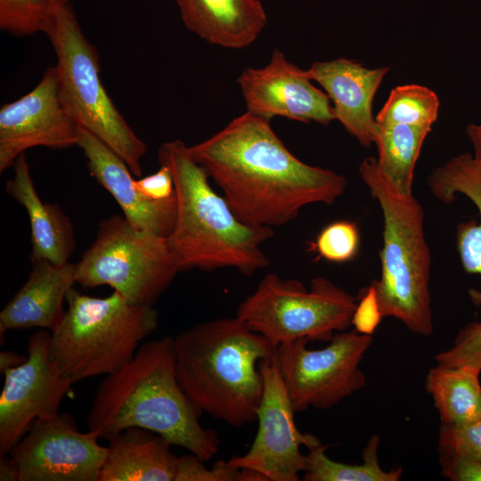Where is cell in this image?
I'll use <instances>...</instances> for the list:
<instances>
[{
	"instance_id": "obj_31",
	"label": "cell",
	"mask_w": 481,
	"mask_h": 481,
	"mask_svg": "<svg viewBox=\"0 0 481 481\" xmlns=\"http://www.w3.org/2000/svg\"><path fill=\"white\" fill-rule=\"evenodd\" d=\"M203 461L192 453L177 456L175 481H237L239 469L228 461H217L211 469Z\"/></svg>"
},
{
	"instance_id": "obj_37",
	"label": "cell",
	"mask_w": 481,
	"mask_h": 481,
	"mask_svg": "<svg viewBox=\"0 0 481 481\" xmlns=\"http://www.w3.org/2000/svg\"><path fill=\"white\" fill-rule=\"evenodd\" d=\"M54 7L69 4L71 0H48Z\"/></svg>"
},
{
	"instance_id": "obj_23",
	"label": "cell",
	"mask_w": 481,
	"mask_h": 481,
	"mask_svg": "<svg viewBox=\"0 0 481 481\" xmlns=\"http://www.w3.org/2000/svg\"><path fill=\"white\" fill-rule=\"evenodd\" d=\"M480 371L463 365L448 367L436 364L425 380L441 423L461 424L481 417Z\"/></svg>"
},
{
	"instance_id": "obj_36",
	"label": "cell",
	"mask_w": 481,
	"mask_h": 481,
	"mask_svg": "<svg viewBox=\"0 0 481 481\" xmlns=\"http://www.w3.org/2000/svg\"><path fill=\"white\" fill-rule=\"evenodd\" d=\"M28 355H19L14 351L4 350L0 353V371L3 373L6 369L16 367L23 363Z\"/></svg>"
},
{
	"instance_id": "obj_30",
	"label": "cell",
	"mask_w": 481,
	"mask_h": 481,
	"mask_svg": "<svg viewBox=\"0 0 481 481\" xmlns=\"http://www.w3.org/2000/svg\"><path fill=\"white\" fill-rule=\"evenodd\" d=\"M436 364L471 366L481 371V322H472L457 334L452 345L435 356Z\"/></svg>"
},
{
	"instance_id": "obj_16",
	"label": "cell",
	"mask_w": 481,
	"mask_h": 481,
	"mask_svg": "<svg viewBox=\"0 0 481 481\" xmlns=\"http://www.w3.org/2000/svg\"><path fill=\"white\" fill-rule=\"evenodd\" d=\"M388 67L370 69L346 58L315 61L306 76L317 82L331 102L335 119L361 145L374 144L375 118L372 102Z\"/></svg>"
},
{
	"instance_id": "obj_35",
	"label": "cell",
	"mask_w": 481,
	"mask_h": 481,
	"mask_svg": "<svg viewBox=\"0 0 481 481\" xmlns=\"http://www.w3.org/2000/svg\"><path fill=\"white\" fill-rule=\"evenodd\" d=\"M0 480L1 481H19V469L14 460L1 455L0 461Z\"/></svg>"
},
{
	"instance_id": "obj_33",
	"label": "cell",
	"mask_w": 481,
	"mask_h": 481,
	"mask_svg": "<svg viewBox=\"0 0 481 481\" xmlns=\"http://www.w3.org/2000/svg\"><path fill=\"white\" fill-rule=\"evenodd\" d=\"M135 187L150 200H164L175 195V184L171 171L164 165L154 174L135 179Z\"/></svg>"
},
{
	"instance_id": "obj_13",
	"label": "cell",
	"mask_w": 481,
	"mask_h": 481,
	"mask_svg": "<svg viewBox=\"0 0 481 481\" xmlns=\"http://www.w3.org/2000/svg\"><path fill=\"white\" fill-rule=\"evenodd\" d=\"M69 414L36 420L11 450L19 481H98L107 447Z\"/></svg>"
},
{
	"instance_id": "obj_32",
	"label": "cell",
	"mask_w": 481,
	"mask_h": 481,
	"mask_svg": "<svg viewBox=\"0 0 481 481\" xmlns=\"http://www.w3.org/2000/svg\"><path fill=\"white\" fill-rule=\"evenodd\" d=\"M382 317L375 288L371 284L360 293L353 314L352 325L359 333L372 335Z\"/></svg>"
},
{
	"instance_id": "obj_18",
	"label": "cell",
	"mask_w": 481,
	"mask_h": 481,
	"mask_svg": "<svg viewBox=\"0 0 481 481\" xmlns=\"http://www.w3.org/2000/svg\"><path fill=\"white\" fill-rule=\"evenodd\" d=\"M27 281L0 313V335L10 330L40 328L53 331L66 310L63 304L76 282V264L31 261Z\"/></svg>"
},
{
	"instance_id": "obj_14",
	"label": "cell",
	"mask_w": 481,
	"mask_h": 481,
	"mask_svg": "<svg viewBox=\"0 0 481 481\" xmlns=\"http://www.w3.org/2000/svg\"><path fill=\"white\" fill-rule=\"evenodd\" d=\"M78 140L79 126L60 97L57 69L49 67L31 91L0 109V172L30 148L67 149Z\"/></svg>"
},
{
	"instance_id": "obj_7",
	"label": "cell",
	"mask_w": 481,
	"mask_h": 481,
	"mask_svg": "<svg viewBox=\"0 0 481 481\" xmlns=\"http://www.w3.org/2000/svg\"><path fill=\"white\" fill-rule=\"evenodd\" d=\"M45 34L55 52L60 97L69 116L111 148L134 175L141 176L147 145L105 90L97 50L86 37L69 4L54 8Z\"/></svg>"
},
{
	"instance_id": "obj_20",
	"label": "cell",
	"mask_w": 481,
	"mask_h": 481,
	"mask_svg": "<svg viewBox=\"0 0 481 481\" xmlns=\"http://www.w3.org/2000/svg\"><path fill=\"white\" fill-rule=\"evenodd\" d=\"M430 192L450 204L458 194L464 195L477 207L479 219L459 224L456 227V249L463 270L481 275V165L472 154L461 153L432 169L427 179ZM476 306L481 305V291L469 289Z\"/></svg>"
},
{
	"instance_id": "obj_27",
	"label": "cell",
	"mask_w": 481,
	"mask_h": 481,
	"mask_svg": "<svg viewBox=\"0 0 481 481\" xmlns=\"http://www.w3.org/2000/svg\"><path fill=\"white\" fill-rule=\"evenodd\" d=\"M54 8L48 0H0V29L15 37L45 33Z\"/></svg>"
},
{
	"instance_id": "obj_15",
	"label": "cell",
	"mask_w": 481,
	"mask_h": 481,
	"mask_svg": "<svg viewBox=\"0 0 481 481\" xmlns=\"http://www.w3.org/2000/svg\"><path fill=\"white\" fill-rule=\"evenodd\" d=\"M247 110L272 119L285 118L328 126L335 119L331 102L306 76L275 48L262 68H246L237 78Z\"/></svg>"
},
{
	"instance_id": "obj_4",
	"label": "cell",
	"mask_w": 481,
	"mask_h": 481,
	"mask_svg": "<svg viewBox=\"0 0 481 481\" xmlns=\"http://www.w3.org/2000/svg\"><path fill=\"white\" fill-rule=\"evenodd\" d=\"M158 160L174 179L176 216L167 240L180 272L229 267L250 276L269 265L262 246L273 229L240 221L212 188L189 146L181 140L166 142L158 150Z\"/></svg>"
},
{
	"instance_id": "obj_25",
	"label": "cell",
	"mask_w": 481,
	"mask_h": 481,
	"mask_svg": "<svg viewBox=\"0 0 481 481\" xmlns=\"http://www.w3.org/2000/svg\"><path fill=\"white\" fill-rule=\"evenodd\" d=\"M379 436L373 435L363 448L361 464L333 461L326 454L327 446L319 445L306 455L303 479L306 481H398L403 468L389 470L381 468L379 461Z\"/></svg>"
},
{
	"instance_id": "obj_34",
	"label": "cell",
	"mask_w": 481,
	"mask_h": 481,
	"mask_svg": "<svg viewBox=\"0 0 481 481\" xmlns=\"http://www.w3.org/2000/svg\"><path fill=\"white\" fill-rule=\"evenodd\" d=\"M466 135L473 147V157L481 165V122L469 124Z\"/></svg>"
},
{
	"instance_id": "obj_6",
	"label": "cell",
	"mask_w": 481,
	"mask_h": 481,
	"mask_svg": "<svg viewBox=\"0 0 481 481\" xmlns=\"http://www.w3.org/2000/svg\"><path fill=\"white\" fill-rule=\"evenodd\" d=\"M66 302L65 314L51 332L50 355L75 383L118 371L158 327L152 306L131 304L116 290L97 298L72 288Z\"/></svg>"
},
{
	"instance_id": "obj_19",
	"label": "cell",
	"mask_w": 481,
	"mask_h": 481,
	"mask_svg": "<svg viewBox=\"0 0 481 481\" xmlns=\"http://www.w3.org/2000/svg\"><path fill=\"white\" fill-rule=\"evenodd\" d=\"M186 29L206 42L229 49L253 44L267 15L260 0H175Z\"/></svg>"
},
{
	"instance_id": "obj_9",
	"label": "cell",
	"mask_w": 481,
	"mask_h": 481,
	"mask_svg": "<svg viewBox=\"0 0 481 481\" xmlns=\"http://www.w3.org/2000/svg\"><path fill=\"white\" fill-rule=\"evenodd\" d=\"M179 272L167 237L113 215L101 221L94 241L76 264V282L108 285L131 304L152 306Z\"/></svg>"
},
{
	"instance_id": "obj_11",
	"label": "cell",
	"mask_w": 481,
	"mask_h": 481,
	"mask_svg": "<svg viewBox=\"0 0 481 481\" xmlns=\"http://www.w3.org/2000/svg\"><path fill=\"white\" fill-rule=\"evenodd\" d=\"M259 367L264 388L257 414V436L246 453L227 461L237 469L256 470L267 481H298L306 468L301 447L309 451L322 443L297 428L296 412L280 371L277 351Z\"/></svg>"
},
{
	"instance_id": "obj_1",
	"label": "cell",
	"mask_w": 481,
	"mask_h": 481,
	"mask_svg": "<svg viewBox=\"0 0 481 481\" xmlns=\"http://www.w3.org/2000/svg\"><path fill=\"white\" fill-rule=\"evenodd\" d=\"M270 121L246 110L189 146V151L240 221L273 229L295 219L307 205L333 204L344 194L347 180L298 159Z\"/></svg>"
},
{
	"instance_id": "obj_22",
	"label": "cell",
	"mask_w": 481,
	"mask_h": 481,
	"mask_svg": "<svg viewBox=\"0 0 481 481\" xmlns=\"http://www.w3.org/2000/svg\"><path fill=\"white\" fill-rule=\"evenodd\" d=\"M108 441L98 481H175L177 456L163 436L128 428Z\"/></svg>"
},
{
	"instance_id": "obj_5",
	"label": "cell",
	"mask_w": 481,
	"mask_h": 481,
	"mask_svg": "<svg viewBox=\"0 0 481 481\" xmlns=\"http://www.w3.org/2000/svg\"><path fill=\"white\" fill-rule=\"evenodd\" d=\"M359 174L380 208L383 244L380 277L374 286L383 317L400 321L412 332L429 336L433 317L429 291L431 257L424 232V211L412 195H403L367 157Z\"/></svg>"
},
{
	"instance_id": "obj_2",
	"label": "cell",
	"mask_w": 481,
	"mask_h": 481,
	"mask_svg": "<svg viewBox=\"0 0 481 481\" xmlns=\"http://www.w3.org/2000/svg\"><path fill=\"white\" fill-rule=\"evenodd\" d=\"M200 412L180 386L173 338L165 336L142 344L126 364L104 377L87 425L106 440L128 428H144L208 461L218 452L219 439L200 424Z\"/></svg>"
},
{
	"instance_id": "obj_10",
	"label": "cell",
	"mask_w": 481,
	"mask_h": 481,
	"mask_svg": "<svg viewBox=\"0 0 481 481\" xmlns=\"http://www.w3.org/2000/svg\"><path fill=\"white\" fill-rule=\"evenodd\" d=\"M308 342L299 338L277 346L280 371L296 412L329 409L364 387L360 363L371 335L355 330L337 333L318 349L308 348Z\"/></svg>"
},
{
	"instance_id": "obj_29",
	"label": "cell",
	"mask_w": 481,
	"mask_h": 481,
	"mask_svg": "<svg viewBox=\"0 0 481 481\" xmlns=\"http://www.w3.org/2000/svg\"><path fill=\"white\" fill-rule=\"evenodd\" d=\"M439 452L481 462V417L461 424L441 423Z\"/></svg>"
},
{
	"instance_id": "obj_3",
	"label": "cell",
	"mask_w": 481,
	"mask_h": 481,
	"mask_svg": "<svg viewBox=\"0 0 481 481\" xmlns=\"http://www.w3.org/2000/svg\"><path fill=\"white\" fill-rule=\"evenodd\" d=\"M181 387L202 412L241 428L257 420L260 363L277 351L236 316L197 323L173 338Z\"/></svg>"
},
{
	"instance_id": "obj_26",
	"label": "cell",
	"mask_w": 481,
	"mask_h": 481,
	"mask_svg": "<svg viewBox=\"0 0 481 481\" xmlns=\"http://www.w3.org/2000/svg\"><path fill=\"white\" fill-rule=\"evenodd\" d=\"M439 100L436 94L421 85L398 86L375 118L379 125H408L432 128L436 122Z\"/></svg>"
},
{
	"instance_id": "obj_12",
	"label": "cell",
	"mask_w": 481,
	"mask_h": 481,
	"mask_svg": "<svg viewBox=\"0 0 481 481\" xmlns=\"http://www.w3.org/2000/svg\"><path fill=\"white\" fill-rule=\"evenodd\" d=\"M51 331L39 330L28 340L27 360L6 369L0 396V453L5 455L40 418L55 415L75 383L50 355Z\"/></svg>"
},
{
	"instance_id": "obj_8",
	"label": "cell",
	"mask_w": 481,
	"mask_h": 481,
	"mask_svg": "<svg viewBox=\"0 0 481 481\" xmlns=\"http://www.w3.org/2000/svg\"><path fill=\"white\" fill-rule=\"evenodd\" d=\"M356 304L325 277H314L307 289L298 280L269 273L239 304L236 317L275 346L299 338L329 342L352 325Z\"/></svg>"
},
{
	"instance_id": "obj_24",
	"label": "cell",
	"mask_w": 481,
	"mask_h": 481,
	"mask_svg": "<svg viewBox=\"0 0 481 481\" xmlns=\"http://www.w3.org/2000/svg\"><path fill=\"white\" fill-rule=\"evenodd\" d=\"M431 129L425 126L376 123L374 144L378 149V168L403 195L413 194L415 165Z\"/></svg>"
},
{
	"instance_id": "obj_17",
	"label": "cell",
	"mask_w": 481,
	"mask_h": 481,
	"mask_svg": "<svg viewBox=\"0 0 481 481\" xmlns=\"http://www.w3.org/2000/svg\"><path fill=\"white\" fill-rule=\"evenodd\" d=\"M77 146L82 150L91 175L106 189L135 228L167 237L176 216L175 194L167 200L146 199L135 187L126 163L106 143L79 126Z\"/></svg>"
},
{
	"instance_id": "obj_28",
	"label": "cell",
	"mask_w": 481,
	"mask_h": 481,
	"mask_svg": "<svg viewBox=\"0 0 481 481\" xmlns=\"http://www.w3.org/2000/svg\"><path fill=\"white\" fill-rule=\"evenodd\" d=\"M359 245L357 225L348 220H338L326 225L318 233L311 249L329 262L345 263L355 257Z\"/></svg>"
},
{
	"instance_id": "obj_21",
	"label": "cell",
	"mask_w": 481,
	"mask_h": 481,
	"mask_svg": "<svg viewBox=\"0 0 481 481\" xmlns=\"http://www.w3.org/2000/svg\"><path fill=\"white\" fill-rule=\"evenodd\" d=\"M14 176L6 183V192L26 209L31 234L30 260H47L62 265L69 263L76 241L72 224L56 204L43 202L35 188L25 153L14 165Z\"/></svg>"
}]
</instances>
